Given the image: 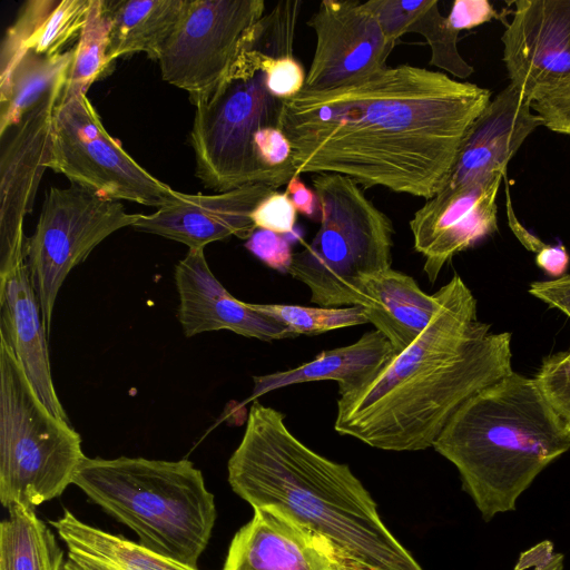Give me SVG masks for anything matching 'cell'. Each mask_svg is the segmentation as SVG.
<instances>
[{"instance_id":"6da1fadb","label":"cell","mask_w":570,"mask_h":570,"mask_svg":"<svg viewBox=\"0 0 570 570\" xmlns=\"http://www.w3.org/2000/svg\"><path fill=\"white\" fill-rule=\"evenodd\" d=\"M491 91L442 71L387 67L353 85L283 100L295 175L338 174L364 188L432 198Z\"/></svg>"},{"instance_id":"7a4b0ae2","label":"cell","mask_w":570,"mask_h":570,"mask_svg":"<svg viewBox=\"0 0 570 570\" xmlns=\"http://www.w3.org/2000/svg\"><path fill=\"white\" fill-rule=\"evenodd\" d=\"M420 335L362 387L337 400L334 430L372 448L421 451L479 391L512 370V335L478 320L476 299L454 274Z\"/></svg>"},{"instance_id":"3957f363","label":"cell","mask_w":570,"mask_h":570,"mask_svg":"<svg viewBox=\"0 0 570 570\" xmlns=\"http://www.w3.org/2000/svg\"><path fill=\"white\" fill-rule=\"evenodd\" d=\"M227 470L233 491L254 509L284 513L371 570H423L348 465L305 445L276 409L253 402Z\"/></svg>"},{"instance_id":"277c9868","label":"cell","mask_w":570,"mask_h":570,"mask_svg":"<svg viewBox=\"0 0 570 570\" xmlns=\"http://www.w3.org/2000/svg\"><path fill=\"white\" fill-rule=\"evenodd\" d=\"M458 470L484 521L515 510L520 495L570 450V428L534 379L517 372L479 391L433 444Z\"/></svg>"},{"instance_id":"5b68a950","label":"cell","mask_w":570,"mask_h":570,"mask_svg":"<svg viewBox=\"0 0 570 570\" xmlns=\"http://www.w3.org/2000/svg\"><path fill=\"white\" fill-rule=\"evenodd\" d=\"M302 4L277 2L248 30L225 77L193 102L189 140L196 176L216 193L250 184L274 188L256 159L254 141L264 128L279 126L283 100L268 90L266 69L272 53L295 40Z\"/></svg>"},{"instance_id":"8992f818","label":"cell","mask_w":570,"mask_h":570,"mask_svg":"<svg viewBox=\"0 0 570 570\" xmlns=\"http://www.w3.org/2000/svg\"><path fill=\"white\" fill-rule=\"evenodd\" d=\"M72 483L146 549L197 568L216 520L214 495L188 460L86 458Z\"/></svg>"},{"instance_id":"52a82bcc","label":"cell","mask_w":570,"mask_h":570,"mask_svg":"<svg viewBox=\"0 0 570 570\" xmlns=\"http://www.w3.org/2000/svg\"><path fill=\"white\" fill-rule=\"evenodd\" d=\"M312 184L321 206L320 228L294 253L288 274L308 287L318 306L357 305L363 278L392 267L393 224L345 176L317 174Z\"/></svg>"},{"instance_id":"ba28073f","label":"cell","mask_w":570,"mask_h":570,"mask_svg":"<svg viewBox=\"0 0 570 570\" xmlns=\"http://www.w3.org/2000/svg\"><path fill=\"white\" fill-rule=\"evenodd\" d=\"M87 456L69 422L42 402L0 336V500L35 509L60 497Z\"/></svg>"},{"instance_id":"9c48e42d","label":"cell","mask_w":570,"mask_h":570,"mask_svg":"<svg viewBox=\"0 0 570 570\" xmlns=\"http://www.w3.org/2000/svg\"><path fill=\"white\" fill-rule=\"evenodd\" d=\"M136 218L120 202L78 185L48 189L36 229L24 246L47 336L58 292L71 269L109 235L131 227Z\"/></svg>"},{"instance_id":"30bf717a","label":"cell","mask_w":570,"mask_h":570,"mask_svg":"<svg viewBox=\"0 0 570 570\" xmlns=\"http://www.w3.org/2000/svg\"><path fill=\"white\" fill-rule=\"evenodd\" d=\"M263 0H188L157 61L161 77L194 102L225 77L248 30L265 14Z\"/></svg>"},{"instance_id":"8fae6325","label":"cell","mask_w":570,"mask_h":570,"mask_svg":"<svg viewBox=\"0 0 570 570\" xmlns=\"http://www.w3.org/2000/svg\"><path fill=\"white\" fill-rule=\"evenodd\" d=\"M67 78L1 137L0 281L24 264V219L48 168L53 116Z\"/></svg>"},{"instance_id":"7c38bea8","label":"cell","mask_w":570,"mask_h":570,"mask_svg":"<svg viewBox=\"0 0 570 570\" xmlns=\"http://www.w3.org/2000/svg\"><path fill=\"white\" fill-rule=\"evenodd\" d=\"M307 24L316 37L307 90L336 89L382 71L397 42L367 4L356 0H323Z\"/></svg>"},{"instance_id":"4fadbf2b","label":"cell","mask_w":570,"mask_h":570,"mask_svg":"<svg viewBox=\"0 0 570 570\" xmlns=\"http://www.w3.org/2000/svg\"><path fill=\"white\" fill-rule=\"evenodd\" d=\"M501 38L510 83L534 102L570 85V0H519Z\"/></svg>"},{"instance_id":"5bb4252c","label":"cell","mask_w":570,"mask_h":570,"mask_svg":"<svg viewBox=\"0 0 570 570\" xmlns=\"http://www.w3.org/2000/svg\"><path fill=\"white\" fill-rule=\"evenodd\" d=\"M502 173H491L455 188H441L410 220L414 249L433 284L444 265L498 232L497 194Z\"/></svg>"},{"instance_id":"9a60e30c","label":"cell","mask_w":570,"mask_h":570,"mask_svg":"<svg viewBox=\"0 0 570 570\" xmlns=\"http://www.w3.org/2000/svg\"><path fill=\"white\" fill-rule=\"evenodd\" d=\"M223 570H371L330 539L274 509H254Z\"/></svg>"},{"instance_id":"2e32d148","label":"cell","mask_w":570,"mask_h":570,"mask_svg":"<svg viewBox=\"0 0 570 570\" xmlns=\"http://www.w3.org/2000/svg\"><path fill=\"white\" fill-rule=\"evenodd\" d=\"M48 168L65 175L73 185L112 200L158 209L180 195L142 168L107 130L87 140L53 130Z\"/></svg>"},{"instance_id":"e0dca14e","label":"cell","mask_w":570,"mask_h":570,"mask_svg":"<svg viewBox=\"0 0 570 570\" xmlns=\"http://www.w3.org/2000/svg\"><path fill=\"white\" fill-rule=\"evenodd\" d=\"M273 187L250 184L213 195L184 194L153 214H137L132 228L205 248L213 242L236 236L247 240L256 226L252 214Z\"/></svg>"},{"instance_id":"ac0fdd59","label":"cell","mask_w":570,"mask_h":570,"mask_svg":"<svg viewBox=\"0 0 570 570\" xmlns=\"http://www.w3.org/2000/svg\"><path fill=\"white\" fill-rule=\"evenodd\" d=\"M204 249H189L175 267L178 321L185 336L228 330L265 342L294 337L282 324L255 311L250 303L234 297L209 268Z\"/></svg>"},{"instance_id":"d6986e66","label":"cell","mask_w":570,"mask_h":570,"mask_svg":"<svg viewBox=\"0 0 570 570\" xmlns=\"http://www.w3.org/2000/svg\"><path fill=\"white\" fill-rule=\"evenodd\" d=\"M539 126L532 102L509 83L465 134L441 188H455L491 173L505 175L510 159Z\"/></svg>"},{"instance_id":"ffe728a7","label":"cell","mask_w":570,"mask_h":570,"mask_svg":"<svg viewBox=\"0 0 570 570\" xmlns=\"http://www.w3.org/2000/svg\"><path fill=\"white\" fill-rule=\"evenodd\" d=\"M0 336L13 350L46 406L69 422L52 381L48 336L26 263L0 281Z\"/></svg>"},{"instance_id":"44dd1931","label":"cell","mask_w":570,"mask_h":570,"mask_svg":"<svg viewBox=\"0 0 570 570\" xmlns=\"http://www.w3.org/2000/svg\"><path fill=\"white\" fill-rule=\"evenodd\" d=\"M394 354L390 341L373 330L352 344L322 351L296 367L254 376L253 392L244 403L282 387L317 381H336L338 394H348L365 385Z\"/></svg>"},{"instance_id":"7402d4cb","label":"cell","mask_w":570,"mask_h":570,"mask_svg":"<svg viewBox=\"0 0 570 570\" xmlns=\"http://www.w3.org/2000/svg\"><path fill=\"white\" fill-rule=\"evenodd\" d=\"M357 305L399 353L430 323L439 307V295L426 294L413 277L391 267L363 278Z\"/></svg>"},{"instance_id":"603a6c76","label":"cell","mask_w":570,"mask_h":570,"mask_svg":"<svg viewBox=\"0 0 570 570\" xmlns=\"http://www.w3.org/2000/svg\"><path fill=\"white\" fill-rule=\"evenodd\" d=\"M91 0H29L8 27L0 48V83L23 55L52 56L79 36Z\"/></svg>"},{"instance_id":"cb8c5ba5","label":"cell","mask_w":570,"mask_h":570,"mask_svg":"<svg viewBox=\"0 0 570 570\" xmlns=\"http://www.w3.org/2000/svg\"><path fill=\"white\" fill-rule=\"evenodd\" d=\"M50 524L67 547L63 570H198L89 525L67 509Z\"/></svg>"},{"instance_id":"d4e9b609","label":"cell","mask_w":570,"mask_h":570,"mask_svg":"<svg viewBox=\"0 0 570 570\" xmlns=\"http://www.w3.org/2000/svg\"><path fill=\"white\" fill-rule=\"evenodd\" d=\"M386 35L399 40L405 33L422 35L431 48L430 63L458 79L469 78L474 69L458 50L459 30L443 17L435 0H368Z\"/></svg>"},{"instance_id":"484cf974","label":"cell","mask_w":570,"mask_h":570,"mask_svg":"<svg viewBox=\"0 0 570 570\" xmlns=\"http://www.w3.org/2000/svg\"><path fill=\"white\" fill-rule=\"evenodd\" d=\"M187 3L188 0L107 1L111 19L109 60L138 52L157 60Z\"/></svg>"},{"instance_id":"4316f807","label":"cell","mask_w":570,"mask_h":570,"mask_svg":"<svg viewBox=\"0 0 570 570\" xmlns=\"http://www.w3.org/2000/svg\"><path fill=\"white\" fill-rule=\"evenodd\" d=\"M72 59L73 47L52 56L29 51L21 57L0 83V138L68 77Z\"/></svg>"},{"instance_id":"83f0119b","label":"cell","mask_w":570,"mask_h":570,"mask_svg":"<svg viewBox=\"0 0 570 570\" xmlns=\"http://www.w3.org/2000/svg\"><path fill=\"white\" fill-rule=\"evenodd\" d=\"M8 511L0 524V570H63V552L35 509L13 504Z\"/></svg>"},{"instance_id":"f1b7e54d","label":"cell","mask_w":570,"mask_h":570,"mask_svg":"<svg viewBox=\"0 0 570 570\" xmlns=\"http://www.w3.org/2000/svg\"><path fill=\"white\" fill-rule=\"evenodd\" d=\"M111 19L107 0H91L86 22L73 47L63 96L87 94L111 63L108 57Z\"/></svg>"},{"instance_id":"f546056e","label":"cell","mask_w":570,"mask_h":570,"mask_svg":"<svg viewBox=\"0 0 570 570\" xmlns=\"http://www.w3.org/2000/svg\"><path fill=\"white\" fill-rule=\"evenodd\" d=\"M252 307L275 320L293 336L320 335L337 328L368 323L360 305L344 307H309L291 304H253Z\"/></svg>"},{"instance_id":"4dcf8cb0","label":"cell","mask_w":570,"mask_h":570,"mask_svg":"<svg viewBox=\"0 0 570 570\" xmlns=\"http://www.w3.org/2000/svg\"><path fill=\"white\" fill-rule=\"evenodd\" d=\"M533 379L551 406L570 428V348L544 357Z\"/></svg>"},{"instance_id":"1f68e13d","label":"cell","mask_w":570,"mask_h":570,"mask_svg":"<svg viewBox=\"0 0 570 570\" xmlns=\"http://www.w3.org/2000/svg\"><path fill=\"white\" fill-rule=\"evenodd\" d=\"M245 248L268 267L288 273L294 257L289 234L256 228L245 242Z\"/></svg>"},{"instance_id":"d6a6232c","label":"cell","mask_w":570,"mask_h":570,"mask_svg":"<svg viewBox=\"0 0 570 570\" xmlns=\"http://www.w3.org/2000/svg\"><path fill=\"white\" fill-rule=\"evenodd\" d=\"M297 210L285 191L274 190L252 214L256 228L288 235L294 233Z\"/></svg>"},{"instance_id":"836d02e7","label":"cell","mask_w":570,"mask_h":570,"mask_svg":"<svg viewBox=\"0 0 570 570\" xmlns=\"http://www.w3.org/2000/svg\"><path fill=\"white\" fill-rule=\"evenodd\" d=\"M532 110L549 130L570 136V85L532 102Z\"/></svg>"},{"instance_id":"e575fe53","label":"cell","mask_w":570,"mask_h":570,"mask_svg":"<svg viewBox=\"0 0 570 570\" xmlns=\"http://www.w3.org/2000/svg\"><path fill=\"white\" fill-rule=\"evenodd\" d=\"M495 17L494 8L487 0H456L448 16L459 31L478 27Z\"/></svg>"},{"instance_id":"d590c367","label":"cell","mask_w":570,"mask_h":570,"mask_svg":"<svg viewBox=\"0 0 570 570\" xmlns=\"http://www.w3.org/2000/svg\"><path fill=\"white\" fill-rule=\"evenodd\" d=\"M528 292L570 318V273L550 281H534Z\"/></svg>"},{"instance_id":"8d00e7d4","label":"cell","mask_w":570,"mask_h":570,"mask_svg":"<svg viewBox=\"0 0 570 570\" xmlns=\"http://www.w3.org/2000/svg\"><path fill=\"white\" fill-rule=\"evenodd\" d=\"M284 191L291 199L297 213L311 219L320 220L321 206L318 197L314 189L307 187L301 180V176H293Z\"/></svg>"},{"instance_id":"74e56055","label":"cell","mask_w":570,"mask_h":570,"mask_svg":"<svg viewBox=\"0 0 570 570\" xmlns=\"http://www.w3.org/2000/svg\"><path fill=\"white\" fill-rule=\"evenodd\" d=\"M529 567H534V570H562L563 556L553 552L551 542H540L521 556L514 570H523Z\"/></svg>"},{"instance_id":"f35d334b","label":"cell","mask_w":570,"mask_h":570,"mask_svg":"<svg viewBox=\"0 0 570 570\" xmlns=\"http://www.w3.org/2000/svg\"><path fill=\"white\" fill-rule=\"evenodd\" d=\"M535 264L547 274L558 278L567 274L570 256L562 244L546 245L535 255Z\"/></svg>"},{"instance_id":"ab89813d","label":"cell","mask_w":570,"mask_h":570,"mask_svg":"<svg viewBox=\"0 0 570 570\" xmlns=\"http://www.w3.org/2000/svg\"><path fill=\"white\" fill-rule=\"evenodd\" d=\"M510 199L508 198V216H509V223L511 226V229L515 234V236L519 238V240L523 244V246L533 252L539 253L547 244H544L541 239H539L537 236L529 233L527 229L523 228V226L518 222V219L513 215V210L510 206Z\"/></svg>"}]
</instances>
